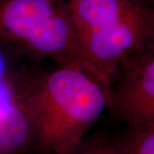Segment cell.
<instances>
[{
  "label": "cell",
  "instance_id": "3",
  "mask_svg": "<svg viewBox=\"0 0 154 154\" xmlns=\"http://www.w3.org/2000/svg\"><path fill=\"white\" fill-rule=\"evenodd\" d=\"M154 11L150 0L96 30L79 36L80 63L109 88L122 63L153 48Z\"/></svg>",
  "mask_w": 154,
  "mask_h": 154
},
{
  "label": "cell",
  "instance_id": "2",
  "mask_svg": "<svg viewBox=\"0 0 154 154\" xmlns=\"http://www.w3.org/2000/svg\"><path fill=\"white\" fill-rule=\"evenodd\" d=\"M0 42L59 65L80 63L72 0H0Z\"/></svg>",
  "mask_w": 154,
  "mask_h": 154
},
{
  "label": "cell",
  "instance_id": "4",
  "mask_svg": "<svg viewBox=\"0 0 154 154\" xmlns=\"http://www.w3.org/2000/svg\"><path fill=\"white\" fill-rule=\"evenodd\" d=\"M126 124H154V49L134 55L120 67L107 108Z\"/></svg>",
  "mask_w": 154,
  "mask_h": 154
},
{
  "label": "cell",
  "instance_id": "7",
  "mask_svg": "<svg viewBox=\"0 0 154 154\" xmlns=\"http://www.w3.org/2000/svg\"><path fill=\"white\" fill-rule=\"evenodd\" d=\"M68 154H117L115 138L98 135L86 138L78 146Z\"/></svg>",
  "mask_w": 154,
  "mask_h": 154
},
{
  "label": "cell",
  "instance_id": "1",
  "mask_svg": "<svg viewBox=\"0 0 154 154\" xmlns=\"http://www.w3.org/2000/svg\"><path fill=\"white\" fill-rule=\"evenodd\" d=\"M110 89L78 63L59 65L13 91L33 133V153L68 154L107 108Z\"/></svg>",
  "mask_w": 154,
  "mask_h": 154
},
{
  "label": "cell",
  "instance_id": "6",
  "mask_svg": "<svg viewBox=\"0 0 154 154\" xmlns=\"http://www.w3.org/2000/svg\"><path fill=\"white\" fill-rule=\"evenodd\" d=\"M115 145L117 154H154V124H127Z\"/></svg>",
  "mask_w": 154,
  "mask_h": 154
},
{
  "label": "cell",
  "instance_id": "5",
  "mask_svg": "<svg viewBox=\"0 0 154 154\" xmlns=\"http://www.w3.org/2000/svg\"><path fill=\"white\" fill-rule=\"evenodd\" d=\"M0 154H33L30 122L11 94L0 102Z\"/></svg>",
  "mask_w": 154,
  "mask_h": 154
}]
</instances>
